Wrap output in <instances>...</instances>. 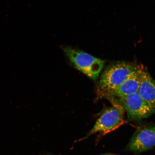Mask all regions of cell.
<instances>
[{"mask_svg": "<svg viewBox=\"0 0 155 155\" xmlns=\"http://www.w3.org/2000/svg\"><path fill=\"white\" fill-rule=\"evenodd\" d=\"M133 64L119 62L112 64L104 70L98 84V94L100 96L119 86L138 68Z\"/></svg>", "mask_w": 155, "mask_h": 155, "instance_id": "6da1fadb", "label": "cell"}, {"mask_svg": "<svg viewBox=\"0 0 155 155\" xmlns=\"http://www.w3.org/2000/svg\"><path fill=\"white\" fill-rule=\"evenodd\" d=\"M63 50L76 68L93 80L98 78L104 67L103 60L72 48L66 47Z\"/></svg>", "mask_w": 155, "mask_h": 155, "instance_id": "7a4b0ae2", "label": "cell"}, {"mask_svg": "<svg viewBox=\"0 0 155 155\" xmlns=\"http://www.w3.org/2000/svg\"><path fill=\"white\" fill-rule=\"evenodd\" d=\"M112 104H119L127 112L130 121H137L150 117L155 111L143 99L139 93L124 97L111 99Z\"/></svg>", "mask_w": 155, "mask_h": 155, "instance_id": "3957f363", "label": "cell"}, {"mask_svg": "<svg viewBox=\"0 0 155 155\" xmlns=\"http://www.w3.org/2000/svg\"><path fill=\"white\" fill-rule=\"evenodd\" d=\"M113 104V106L104 110L86 137L97 133H101L104 135L107 134L115 130L123 124L124 110L119 104Z\"/></svg>", "mask_w": 155, "mask_h": 155, "instance_id": "277c9868", "label": "cell"}, {"mask_svg": "<svg viewBox=\"0 0 155 155\" xmlns=\"http://www.w3.org/2000/svg\"><path fill=\"white\" fill-rule=\"evenodd\" d=\"M141 69L142 68L139 67L119 86L106 93L102 97L110 100L124 97L138 93L140 86Z\"/></svg>", "mask_w": 155, "mask_h": 155, "instance_id": "5b68a950", "label": "cell"}, {"mask_svg": "<svg viewBox=\"0 0 155 155\" xmlns=\"http://www.w3.org/2000/svg\"><path fill=\"white\" fill-rule=\"evenodd\" d=\"M155 145V125L141 127L137 130L130 141V150L142 152Z\"/></svg>", "mask_w": 155, "mask_h": 155, "instance_id": "8992f818", "label": "cell"}, {"mask_svg": "<svg viewBox=\"0 0 155 155\" xmlns=\"http://www.w3.org/2000/svg\"><path fill=\"white\" fill-rule=\"evenodd\" d=\"M138 93L145 102L155 111V82L148 71L143 68Z\"/></svg>", "mask_w": 155, "mask_h": 155, "instance_id": "52a82bcc", "label": "cell"}, {"mask_svg": "<svg viewBox=\"0 0 155 155\" xmlns=\"http://www.w3.org/2000/svg\"><path fill=\"white\" fill-rule=\"evenodd\" d=\"M109 155H111V154H109Z\"/></svg>", "mask_w": 155, "mask_h": 155, "instance_id": "ba28073f", "label": "cell"}, {"mask_svg": "<svg viewBox=\"0 0 155 155\" xmlns=\"http://www.w3.org/2000/svg\"><path fill=\"white\" fill-rule=\"evenodd\" d=\"M109 155V154H108V155H107H107Z\"/></svg>", "mask_w": 155, "mask_h": 155, "instance_id": "9c48e42d", "label": "cell"}]
</instances>
